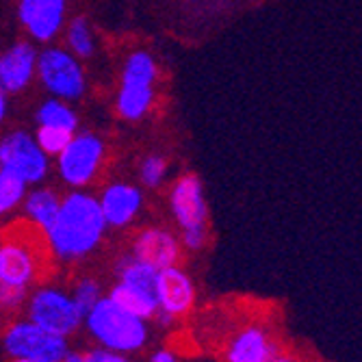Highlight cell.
<instances>
[{
  "mask_svg": "<svg viewBox=\"0 0 362 362\" xmlns=\"http://www.w3.org/2000/svg\"><path fill=\"white\" fill-rule=\"evenodd\" d=\"M52 258L63 262H76L100 247L107 235V221L103 217L98 197L83 189H72L59 202L52 223L44 230Z\"/></svg>",
  "mask_w": 362,
  "mask_h": 362,
  "instance_id": "obj_1",
  "label": "cell"
},
{
  "mask_svg": "<svg viewBox=\"0 0 362 362\" xmlns=\"http://www.w3.org/2000/svg\"><path fill=\"white\" fill-rule=\"evenodd\" d=\"M52 252L44 230L18 219L0 230V286L30 288L50 272Z\"/></svg>",
  "mask_w": 362,
  "mask_h": 362,
  "instance_id": "obj_2",
  "label": "cell"
},
{
  "mask_svg": "<svg viewBox=\"0 0 362 362\" xmlns=\"http://www.w3.org/2000/svg\"><path fill=\"white\" fill-rule=\"evenodd\" d=\"M83 321L98 345L119 354H135L144 349L150 339L148 321L126 313L109 298H100Z\"/></svg>",
  "mask_w": 362,
  "mask_h": 362,
  "instance_id": "obj_3",
  "label": "cell"
},
{
  "mask_svg": "<svg viewBox=\"0 0 362 362\" xmlns=\"http://www.w3.org/2000/svg\"><path fill=\"white\" fill-rule=\"evenodd\" d=\"M158 65L148 50L130 52L122 65L115 111L124 122H141L156 103Z\"/></svg>",
  "mask_w": 362,
  "mask_h": 362,
  "instance_id": "obj_4",
  "label": "cell"
},
{
  "mask_svg": "<svg viewBox=\"0 0 362 362\" xmlns=\"http://www.w3.org/2000/svg\"><path fill=\"white\" fill-rule=\"evenodd\" d=\"M107 165V144L100 135L85 130L74 133L59 154L57 174L70 189H85L100 178Z\"/></svg>",
  "mask_w": 362,
  "mask_h": 362,
  "instance_id": "obj_5",
  "label": "cell"
},
{
  "mask_svg": "<svg viewBox=\"0 0 362 362\" xmlns=\"http://www.w3.org/2000/svg\"><path fill=\"white\" fill-rule=\"evenodd\" d=\"M37 78L52 98L65 103L81 100L87 91L83 61L61 46H48L37 54Z\"/></svg>",
  "mask_w": 362,
  "mask_h": 362,
  "instance_id": "obj_6",
  "label": "cell"
},
{
  "mask_svg": "<svg viewBox=\"0 0 362 362\" xmlns=\"http://www.w3.org/2000/svg\"><path fill=\"white\" fill-rule=\"evenodd\" d=\"M26 315V319L37 323L44 330L65 339L74 334L83 323V315L78 313L72 295L52 284H42L28 293Z\"/></svg>",
  "mask_w": 362,
  "mask_h": 362,
  "instance_id": "obj_7",
  "label": "cell"
},
{
  "mask_svg": "<svg viewBox=\"0 0 362 362\" xmlns=\"http://www.w3.org/2000/svg\"><path fill=\"white\" fill-rule=\"evenodd\" d=\"M3 347L11 360L30 362H61L70 351L68 339L44 330L30 319H18L7 327Z\"/></svg>",
  "mask_w": 362,
  "mask_h": 362,
  "instance_id": "obj_8",
  "label": "cell"
},
{
  "mask_svg": "<svg viewBox=\"0 0 362 362\" xmlns=\"http://www.w3.org/2000/svg\"><path fill=\"white\" fill-rule=\"evenodd\" d=\"M0 170L24 180L28 187L42 185L50 174V156L26 130H11L0 137Z\"/></svg>",
  "mask_w": 362,
  "mask_h": 362,
  "instance_id": "obj_9",
  "label": "cell"
},
{
  "mask_svg": "<svg viewBox=\"0 0 362 362\" xmlns=\"http://www.w3.org/2000/svg\"><path fill=\"white\" fill-rule=\"evenodd\" d=\"M18 20L33 42H54L68 22V0H18Z\"/></svg>",
  "mask_w": 362,
  "mask_h": 362,
  "instance_id": "obj_10",
  "label": "cell"
},
{
  "mask_svg": "<svg viewBox=\"0 0 362 362\" xmlns=\"http://www.w3.org/2000/svg\"><path fill=\"white\" fill-rule=\"evenodd\" d=\"M154 298L160 310L163 321H172L185 317L195 304V284L191 276L178 265L158 269Z\"/></svg>",
  "mask_w": 362,
  "mask_h": 362,
  "instance_id": "obj_11",
  "label": "cell"
},
{
  "mask_svg": "<svg viewBox=\"0 0 362 362\" xmlns=\"http://www.w3.org/2000/svg\"><path fill=\"white\" fill-rule=\"evenodd\" d=\"M170 211L174 221L185 228L209 226V204L202 180L195 174H182L170 189Z\"/></svg>",
  "mask_w": 362,
  "mask_h": 362,
  "instance_id": "obj_12",
  "label": "cell"
},
{
  "mask_svg": "<svg viewBox=\"0 0 362 362\" xmlns=\"http://www.w3.org/2000/svg\"><path fill=\"white\" fill-rule=\"evenodd\" d=\"M37 48L28 40H20L0 52V85L9 95L24 93L37 78Z\"/></svg>",
  "mask_w": 362,
  "mask_h": 362,
  "instance_id": "obj_13",
  "label": "cell"
},
{
  "mask_svg": "<svg viewBox=\"0 0 362 362\" xmlns=\"http://www.w3.org/2000/svg\"><path fill=\"white\" fill-rule=\"evenodd\" d=\"M98 204H100L107 228L122 230V228H128L141 213L144 193L133 182L115 180V182H109L103 189V193L98 195Z\"/></svg>",
  "mask_w": 362,
  "mask_h": 362,
  "instance_id": "obj_14",
  "label": "cell"
},
{
  "mask_svg": "<svg viewBox=\"0 0 362 362\" xmlns=\"http://www.w3.org/2000/svg\"><path fill=\"white\" fill-rule=\"evenodd\" d=\"M130 254L135 258L148 262L154 269H165L172 265H178L182 258V245L180 239L165 228H144L135 235L133 243H130Z\"/></svg>",
  "mask_w": 362,
  "mask_h": 362,
  "instance_id": "obj_15",
  "label": "cell"
},
{
  "mask_svg": "<svg viewBox=\"0 0 362 362\" xmlns=\"http://www.w3.org/2000/svg\"><path fill=\"white\" fill-rule=\"evenodd\" d=\"M278 354V343L260 323H247L237 330L223 349L226 362H272Z\"/></svg>",
  "mask_w": 362,
  "mask_h": 362,
  "instance_id": "obj_16",
  "label": "cell"
},
{
  "mask_svg": "<svg viewBox=\"0 0 362 362\" xmlns=\"http://www.w3.org/2000/svg\"><path fill=\"white\" fill-rule=\"evenodd\" d=\"M59 202H61V197L52 189L35 185V189L26 191L24 200H22L24 219H28L30 223H35L37 228L46 230L59 211Z\"/></svg>",
  "mask_w": 362,
  "mask_h": 362,
  "instance_id": "obj_17",
  "label": "cell"
},
{
  "mask_svg": "<svg viewBox=\"0 0 362 362\" xmlns=\"http://www.w3.org/2000/svg\"><path fill=\"white\" fill-rule=\"evenodd\" d=\"M107 298L113 300L126 313L135 315L144 321H150L158 315V304H156V298L152 293H146V291L135 288V286H128L124 282H117Z\"/></svg>",
  "mask_w": 362,
  "mask_h": 362,
  "instance_id": "obj_18",
  "label": "cell"
},
{
  "mask_svg": "<svg viewBox=\"0 0 362 362\" xmlns=\"http://www.w3.org/2000/svg\"><path fill=\"white\" fill-rule=\"evenodd\" d=\"M63 37H65V48H68L74 57L81 61L91 59L95 54V33L91 22L85 16H76L65 22L63 26Z\"/></svg>",
  "mask_w": 362,
  "mask_h": 362,
  "instance_id": "obj_19",
  "label": "cell"
},
{
  "mask_svg": "<svg viewBox=\"0 0 362 362\" xmlns=\"http://www.w3.org/2000/svg\"><path fill=\"white\" fill-rule=\"evenodd\" d=\"M117 280L128 284V286H135V288H141L146 293H152L154 295V286H156V274L158 269L150 267L148 262L135 258L133 254H126L117 260Z\"/></svg>",
  "mask_w": 362,
  "mask_h": 362,
  "instance_id": "obj_20",
  "label": "cell"
},
{
  "mask_svg": "<svg viewBox=\"0 0 362 362\" xmlns=\"http://www.w3.org/2000/svg\"><path fill=\"white\" fill-rule=\"evenodd\" d=\"M35 119L37 126H57L70 130V133L78 130V113L72 109L70 103L61 100V98H48V100H44L35 113Z\"/></svg>",
  "mask_w": 362,
  "mask_h": 362,
  "instance_id": "obj_21",
  "label": "cell"
},
{
  "mask_svg": "<svg viewBox=\"0 0 362 362\" xmlns=\"http://www.w3.org/2000/svg\"><path fill=\"white\" fill-rule=\"evenodd\" d=\"M26 191L28 185L24 180L0 170V217L11 215L18 206H22Z\"/></svg>",
  "mask_w": 362,
  "mask_h": 362,
  "instance_id": "obj_22",
  "label": "cell"
},
{
  "mask_svg": "<svg viewBox=\"0 0 362 362\" xmlns=\"http://www.w3.org/2000/svg\"><path fill=\"white\" fill-rule=\"evenodd\" d=\"M168 172H170V163H168L165 156H163V154H148L139 163L137 176H139V180H141L144 187L158 189L163 182H165Z\"/></svg>",
  "mask_w": 362,
  "mask_h": 362,
  "instance_id": "obj_23",
  "label": "cell"
},
{
  "mask_svg": "<svg viewBox=\"0 0 362 362\" xmlns=\"http://www.w3.org/2000/svg\"><path fill=\"white\" fill-rule=\"evenodd\" d=\"M74 133H70V130L65 128H57V126H37L35 130V141L37 146L44 150V154L48 156H57L65 146H68V141L72 139Z\"/></svg>",
  "mask_w": 362,
  "mask_h": 362,
  "instance_id": "obj_24",
  "label": "cell"
},
{
  "mask_svg": "<svg viewBox=\"0 0 362 362\" xmlns=\"http://www.w3.org/2000/svg\"><path fill=\"white\" fill-rule=\"evenodd\" d=\"M70 295H72V300H74L78 313L85 317L98 302H100L103 288H100V284H98V280H93V278H81Z\"/></svg>",
  "mask_w": 362,
  "mask_h": 362,
  "instance_id": "obj_25",
  "label": "cell"
},
{
  "mask_svg": "<svg viewBox=\"0 0 362 362\" xmlns=\"http://www.w3.org/2000/svg\"><path fill=\"white\" fill-rule=\"evenodd\" d=\"M209 243V226H195L180 230V245L189 252H197Z\"/></svg>",
  "mask_w": 362,
  "mask_h": 362,
  "instance_id": "obj_26",
  "label": "cell"
},
{
  "mask_svg": "<svg viewBox=\"0 0 362 362\" xmlns=\"http://www.w3.org/2000/svg\"><path fill=\"white\" fill-rule=\"evenodd\" d=\"M28 288L20 286H0V306L5 310H18L26 304Z\"/></svg>",
  "mask_w": 362,
  "mask_h": 362,
  "instance_id": "obj_27",
  "label": "cell"
},
{
  "mask_svg": "<svg viewBox=\"0 0 362 362\" xmlns=\"http://www.w3.org/2000/svg\"><path fill=\"white\" fill-rule=\"evenodd\" d=\"M87 362H130V360H128V354H119V351L100 347V349L87 351Z\"/></svg>",
  "mask_w": 362,
  "mask_h": 362,
  "instance_id": "obj_28",
  "label": "cell"
},
{
  "mask_svg": "<svg viewBox=\"0 0 362 362\" xmlns=\"http://www.w3.org/2000/svg\"><path fill=\"white\" fill-rule=\"evenodd\" d=\"M148 362H178V356H176L172 349L163 347V349H156V351L150 356V360H148Z\"/></svg>",
  "mask_w": 362,
  "mask_h": 362,
  "instance_id": "obj_29",
  "label": "cell"
},
{
  "mask_svg": "<svg viewBox=\"0 0 362 362\" xmlns=\"http://www.w3.org/2000/svg\"><path fill=\"white\" fill-rule=\"evenodd\" d=\"M7 113H9V93L3 89V85H0V124L5 122Z\"/></svg>",
  "mask_w": 362,
  "mask_h": 362,
  "instance_id": "obj_30",
  "label": "cell"
},
{
  "mask_svg": "<svg viewBox=\"0 0 362 362\" xmlns=\"http://www.w3.org/2000/svg\"><path fill=\"white\" fill-rule=\"evenodd\" d=\"M272 362H306L304 358H300V356H295V354H276L274 358H272Z\"/></svg>",
  "mask_w": 362,
  "mask_h": 362,
  "instance_id": "obj_31",
  "label": "cell"
},
{
  "mask_svg": "<svg viewBox=\"0 0 362 362\" xmlns=\"http://www.w3.org/2000/svg\"><path fill=\"white\" fill-rule=\"evenodd\" d=\"M61 362H87V351H68Z\"/></svg>",
  "mask_w": 362,
  "mask_h": 362,
  "instance_id": "obj_32",
  "label": "cell"
},
{
  "mask_svg": "<svg viewBox=\"0 0 362 362\" xmlns=\"http://www.w3.org/2000/svg\"><path fill=\"white\" fill-rule=\"evenodd\" d=\"M11 362H30V360H11Z\"/></svg>",
  "mask_w": 362,
  "mask_h": 362,
  "instance_id": "obj_33",
  "label": "cell"
},
{
  "mask_svg": "<svg viewBox=\"0 0 362 362\" xmlns=\"http://www.w3.org/2000/svg\"><path fill=\"white\" fill-rule=\"evenodd\" d=\"M0 310H3V306H0Z\"/></svg>",
  "mask_w": 362,
  "mask_h": 362,
  "instance_id": "obj_34",
  "label": "cell"
}]
</instances>
